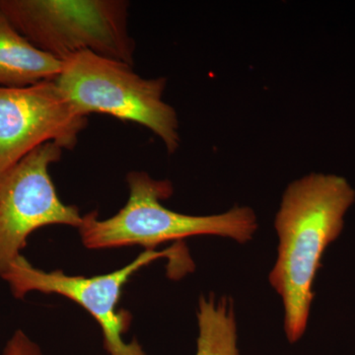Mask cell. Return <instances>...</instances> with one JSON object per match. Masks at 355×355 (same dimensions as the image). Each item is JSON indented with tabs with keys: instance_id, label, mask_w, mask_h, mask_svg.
Here are the masks:
<instances>
[{
	"instance_id": "6",
	"label": "cell",
	"mask_w": 355,
	"mask_h": 355,
	"mask_svg": "<svg viewBox=\"0 0 355 355\" xmlns=\"http://www.w3.org/2000/svg\"><path fill=\"white\" fill-rule=\"evenodd\" d=\"M64 149L48 142L0 172V279L24 249L34 231L51 225L78 229L79 209L58 197L50 167Z\"/></svg>"
},
{
	"instance_id": "2",
	"label": "cell",
	"mask_w": 355,
	"mask_h": 355,
	"mask_svg": "<svg viewBox=\"0 0 355 355\" xmlns=\"http://www.w3.org/2000/svg\"><path fill=\"white\" fill-rule=\"evenodd\" d=\"M127 182L130 196L118 214L102 220L96 211L83 216L78 230L87 249L137 245L155 250L163 243L203 235L246 244L256 234L258 219L251 207H234L214 216H189L162 205V200L174 193L168 180H156L146 172L132 171Z\"/></svg>"
},
{
	"instance_id": "3",
	"label": "cell",
	"mask_w": 355,
	"mask_h": 355,
	"mask_svg": "<svg viewBox=\"0 0 355 355\" xmlns=\"http://www.w3.org/2000/svg\"><path fill=\"white\" fill-rule=\"evenodd\" d=\"M125 0H0V12L60 62L83 51L132 65L135 43Z\"/></svg>"
},
{
	"instance_id": "5",
	"label": "cell",
	"mask_w": 355,
	"mask_h": 355,
	"mask_svg": "<svg viewBox=\"0 0 355 355\" xmlns=\"http://www.w3.org/2000/svg\"><path fill=\"white\" fill-rule=\"evenodd\" d=\"M176 253L175 248L165 251L146 250L120 270L94 277L67 275L62 270L44 272L35 268L21 254L9 266L2 279L9 284L15 298H24L29 292L38 291L58 294L80 305L101 328L104 347L109 355H147L137 340H123L132 323V315L119 309L121 291L142 268Z\"/></svg>"
},
{
	"instance_id": "9",
	"label": "cell",
	"mask_w": 355,
	"mask_h": 355,
	"mask_svg": "<svg viewBox=\"0 0 355 355\" xmlns=\"http://www.w3.org/2000/svg\"><path fill=\"white\" fill-rule=\"evenodd\" d=\"M196 355H240L237 323L230 298L214 294L198 300Z\"/></svg>"
},
{
	"instance_id": "8",
	"label": "cell",
	"mask_w": 355,
	"mask_h": 355,
	"mask_svg": "<svg viewBox=\"0 0 355 355\" xmlns=\"http://www.w3.org/2000/svg\"><path fill=\"white\" fill-rule=\"evenodd\" d=\"M62 62L36 48L0 12V86L26 87L55 80Z\"/></svg>"
},
{
	"instance_id": "4",
	"label": "cell",
	"mask_w": 355,
	"mask_h": 355,
	"mask_svg": "<svg viewBox=\"0 0 355 355\" xmlns=\"http://www.w3.org/2000/svg\"><path fill=\"white\" fill-rule=\"evenodd\" d=\"M133 67L83 51L62 62L55 79L67 101L81 116L107 114L148 128L174 154L180 147L176 110L163 100L167 79H147Z\"/></svg>"
},
{
	"instance_id": "10",
	"label": "cell",
	"mask_w": 355,
	"mask_h": 355,
	"mask_svg": "<svg viewBox=\"0 0 355 355\" xmlns=\"http://www.w3.org/2000/svg\"><path fill=\"white\" fill-rule=\"evenodd\" d=\"M2 355H44L36 343L24 331L18 330L9 338Z\"/></svg>"
},
{
	"instance_id": "1",
	"label": "cell",
	"mask_w": 355,
	"mask_h": 355,
	"mask_svg": "<svg viewBox=\"0 0 355 355\" xmlns=\"http://www.w3.org/2000/svg\"><path fill=\"white\" fill-rule=\"evenodd\" d=\"M354 200V189L345 178L323 173L295 180L282 195L275 218L277 261L268 282L282 298L284 333L291 343L304 335L322 257L342 233Z\"/></svg>"
},
{
	"instance_id": "7",
	"label": "cell",
	"mask_w": 355,
	"mask_h": 355,
	"mask_svg": "<svg viewBox=\"0 0 355 355\" xmlns=\"http://www.w3.org/2000/svg\"><path fill=\"white\" fill-rule=\"evenodd\" d=\"M87 123L55 80L26 87L0 86V172L48 142L71 150Z\"/></svg>"
}]
</instances>
